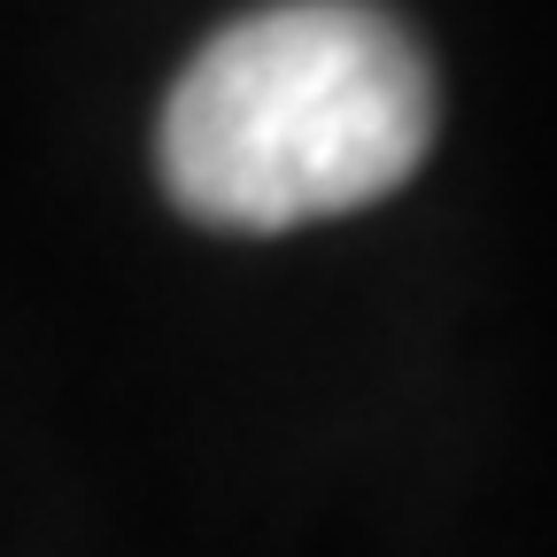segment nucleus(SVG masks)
<instances>
[{
    "label": "nucleus",
    "instance_id": "obj_1",
    "mask_svg": "<svg viewBox=\"0 0 557 557\" xmlns=\"http://www.w3.org/2000/svg\"><path fill=\"white\" fill-rule=\"evenodd\" d=\"M434 139V70L372 0H278L209 39L163 101L156 163L186 218L287 233L395 194Z\"/></svg>",
    "mask_w": 557,
    "mask_h": 557
}]
</instances>
